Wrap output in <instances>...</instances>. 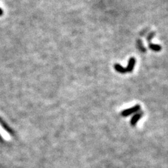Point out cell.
Here are the masks:
<instances>
[{
	"label": "cell",
	"instance_id": "obj_8",
	"mask_svg": "<svg viewBox=\"0 0 168 168\" xmlns=\"http://www.w3.org/2000/svg\"><path fill=\"white\" fill-rule=\"evenodd\" d=\"M2 14H3V10L0 8V16H2Z\"/></svg>",
	"mask_w": 168,
	"mask_h": 168
},
{
	"label": "cell",
	"instance_id": "obj_3",
	"mask_svg": "<svg viewBox=\"0 0 168 168\" xmlns=\"http://www.w3.org/2000/svg\"><path fill=\"white\" fill-rule=\"evenodd\" d=\"M136 64V59L134 57H132L128 60V66L126 68V70H127V72L130 73L133 71L134 66H135Z\"/></svg>",
	"mask_w": 168,
	"mask_h": 168
},
{
	"label": "cell",
	"instance_id": "obj_7",
	"mask_svg": "<svg viewBox=\"0 0 168 168\" xmlns=\"http://www.w3.org/2000/svg\"><path fill=\"white\" fill-rule=\"evenodd\" d=\"M154 35H155V33L154 32H152V33H150L149 34H148V36L147 37V41H148V42H150V41L151 39H152L153 37H154Z\"/></svg>",
	"mask_w": 168,
	"mask_h": 168
},
{
	"label": "cell",
	"instance_id": "obj_1",
	"mask_svg": "<svg viewBox=\"0 0 168 168\" xmlns=\"http://www.w3.org/2000/svg\"><path fill=\"white\" fill-rule=\"evenodd\" d=\"M140 109H141V107H140V105H139V104H137V105L131 107V108L123 110V111H121V116L123 117H128L129 116L139 112L140 111Z\"/></svg>",
	"mask_w": 168,
	"mask_h": 168
},
{
	"label": "cell",
	"instance_id": "obj_6",
	"mask_svg": "<svg viewBox=\"0 0 168 168\" xmlns=\"http://www.w3.org/2000/svg\"><path fill=\"white\" fill-rule=\"evenodd\" d=\"M137 43H138V46H139V50L141 51H142V52H146V49L144 48V46H142V41L141 40H138V41H137Z\"/></svg>",
	"mask_w": 168,
	"mask_h": 168
},
{
	"label": "cell",
	"instance_id": "obj_5",
	"mask_svg": "<svg viewBox=\"0 0 168 168\" xmlns=\"http://www.w3.org/2000/svg\"><path fill=\"white\" fill-rule=\"evenodd\" d=\"M148 47H149V48L151 49V50L155 52H160L162 49L161 46H160L159 44H156V43H149V44H148Z\"/></svg>",
	"mask_w": 168,
	"mask_h": 168
},
{
	"label": "cell",
	"instance_id": "obj_2",
	"mask_svg": "<svg viewBox=\"0 0 168 168\" xmlns=\"http://www.w3.org/2000/svg\"><path fill=\"white\" fill-rule=\"evenodd\" d=\"M143 112L141 111V112H137L136 113V114H134V115L133 116V118H131L130 120V125L132 126H135L137 125V123L138 121L141 119L142 116H143Z\"/></svg>",
	"mask_w": 168,
	"mask_h": 168
},
{
	"label": "cell",
	"instance_id": "obj_4",
	"mask_svg": "<svg viewBox=\"0 0 168 168\" xmlns=\"http://www.w3.org/2000/svg\"><path fill=\"white\" fill-rule=\"evenodd\" d=\"M114 69H115L116 71H118V72L120 73V74H125L126 72H127L126 68L123 67L122 65H120V64H118V63L114 65Z\"/></svg>",
	"mask_w": 168,
	"mask_h": 168
}]
</instances>
